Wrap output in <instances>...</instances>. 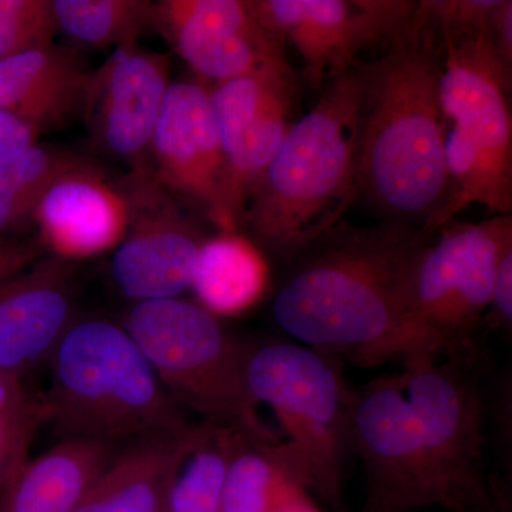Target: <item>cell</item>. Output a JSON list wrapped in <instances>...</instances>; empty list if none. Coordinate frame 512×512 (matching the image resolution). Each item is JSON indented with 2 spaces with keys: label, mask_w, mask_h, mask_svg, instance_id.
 <instances>
[{
  "label": "cell",
  "mask_w": 512,
  "mask_h": 512,
  "mask_svg": "<svg viewBox=\"0 0 512 512\" xmlns=\"http://www.w3.org/2000/svg\"><path fill=\"white\" fill-rule=\"evenodd\" d=\"M434 232L396 221L336 225L289 261L272 318L293 342L362 365L430 355L410 315L409 279Z\"/></svg>",
  "instance_id": "6da1fadb"
},
{
  "label": "cell",
  "mask_w": 512,
  "mask_h": 512,
  "mask_svg": "<svg viewBox=\"0 0 512 512\" xmlns=\"http://www.w3.org/2000/svg\"><path fill=\"white\" fill-rule=\"evenodd\" d=\"M360 76L357 194L390 221L426 228L450 195L440 101L441 42L423 3Z\"/></svg>",
  "instance_id": "7a4b0ae2"
},
{
  "label": "cell",
  "mask_w": 512,
  "mask_h": 512,
  "mask_svg": "<svg viewBox=\"0 0 512 512\" xmlns=\"http://www.w3.org/2000/svg\"><path fill=\"white\" fill-rule=\"evenodd\" d=\"M360 87L356 64L333 76L289 127L239 220L262 251L292 261L339 225L355 200Z\"/></svg>",
  "instance_id": "3957f363"
},
{
  "label": "cell",
  "mask_w": 512,
  "mask_h": 512,
  "mask_svg": "<svg viewBox=\"0 0 512 512\" xmlns=\"http://www.w3.org/2000/svg\"><path fill=\"white\" fill-rule=\"evenodd\" d=\"M49 360L52 382L40 413L60 439L114 444L188 426L121 323L76 318Z\"/></svg>",
  "instance_id": "277c9868"
},
{
  "label": "cell",
  "mask_w": 512,
  "mask_h": 512,
  "mask_svg": "<svg viewBox=\"0 0 512 512\" xmlns=\"http://www.w3.org/2000/svg\"><path fill=\"white\" fill-rule=\"evenodd\" d=\"M439 30L440 101L450 195L427 229L437 231L467 205L512 215L511 67L488 32Z\"/></svg>",
  "instance_id": "5b68a950"
},
{
  "label": "cell",
  "mask_w": 512,
  "mask_h": 512,
  "mask_svg": "<svg viewBox=\"0 0 512 512\" xmlns=\"http://www.w3.org/2000/svg\"><path fill=\"white\" fill-rule=\"evenodd\" d=\"M121 325L175 403L205 423L274 439L245 392L247 348L217 316L180 296L133 303Z\"/></svg>",
  "instance_id": "8992f818"
},
{
  "label": "cell",
  "mask_w": 512,
  "mask_h": 512,
  "mask_svg": "<svg viewBox=\"0 0 512 512\" xmlns=\"http://www.w3.org/2000/svg\"><path fill=\"white\" fill-rule=\"evenodd\" d=\"M249 403L266 404L288 434L306 488L339 500L346 456L353 447L350 392L335 356L289 340L247 348Z\"/></svg>",
  "instance_id": "52a82bcc"
},
{
  "label": "cell",
  "mask_w": 512,
  "mask_h": 512,
  "mask_svg": "<svg viewBox=\"0 0 512 512\" xmlns=\"http://www.w3.org/2000/svg\"><path fill=\"white\" fill-rule=\"evenodd\" d=\"M434 234L410 272V315L427 353L460 357L490 309L498 264L512 247V215L478 224L448 222Z\"/></svg>",
  "instance_id": "ba28073f"
},
{
  "label": "cell",
  "mask_w": 512,
  "mask_h": 512,
  "mask_svg": "<svg viewBox=\"0 0 512 512\" xmlns=\"http://www.w3.org/2000/svg\"><path fill=\"white\" fill-rule=\"evenodd\" d=\"M128 201L126 234L110 261V274L133 303L180 298L191 286L207 235L187 205L147 170L120 178Z\"/></svg>",
  "instance_id": "9c48e42d"
},
{
  "label": "cell",
  "mask_w": 512,
  "mask_h": 512,
  "mask_svg": "<svg viewBox=\"0 0 512 512\" xmlns=\"http://www.w3.org/2000/svg\"><path fill=\"white\" fill-rule=\"evenodd\" d=\"M353 447L369 485V512L443 505L446 493L404 394L403 377L373 380L350 392Z\"/></svg>",
  "instance_id": "30bf717a"
},
{
  "label": "cell",
  "mask_w": 512,
  "mask_h": 512,
  "mask_svg": "<svg viewBox=\"0 0 512 512\" xmlns=\"http://www.w3.org/2000/svg\"><path fill=\"white\" fill-rule=\"evenodd\" d=\"M460 357L436 363V356L404 360V394L421 439L439 474L447 510L470 512L487 503L483 478L481 406L473 384L461 372Z\"/></svg>",
  "instance_id": "8fae6325"
},
{
  "label": "cell",
  "mask_w": 512,
  "mask_h": 512,
  "mask_svg": "<svg viewBox=\"0 0 512 512\" xmlns=\"http://www.w3.org/2000/svg\"><path fill=\"white\" fill-rule=\"evenodd\" d=\"M417 2L403 0H248L256 20L289 40L320 89L326 76L352 69L370 47H383L406 26Z\"/></svg>",
  "instance_id": "7c38bea8"
},
{
  "label": "cell",
  "mask_w": 512,
  "mask_h": 512,
  "mask_svg": "<svg viewBox=\"0 0 512 512\" xmlns=\"http://www.w3.org/2000/svg\"><path fill=\"white\" fill-rule=\"evenodd\" d=\"M151 171L177 200L200 212L217 232H238L229 211L227 170L210 87L171 82L150 147Z\"/></svg>",
  "instance_id": "4fadbf2b"
},
{
  "label": "cell",
  "mask_w": 512,
  "mask_h": 512,
  "mask_svg": "<svg viewBox=\"0 0 512 512\" xmlns=\"http://www.w3.org/2000/svg\"><path fill=\"white\" fill-rule=\"evenodd\" d=\"M151 30L207 82L292 72L285 42L256 20L248 0H161L153 5Z\"/></svg>",
  "instance_id": "5bb4252c"
},
{
  "label": "cell",
  "mask_w": 512,
  "mask_h": 512,
  "mask_svg": "<svg viewBox=\"0 0 512 512\" xmlns=\"http://www.w3.org/2000/svg\"><path fill=\"white\" fill-rule=\"evenodd\" d=\"M168 56L133 43L117 47L90 72L82 113L94 146L128 165L147 170L150 147L171 84Z\"/></svg>",
  "instance_id": "9a60e30c"
},
{
  "label": "cell",
  "mask_w": 512,
  "mask_h": 512,
  "mask_svg": "<svg viewBox=\"0 0 512 512\" xmlns=\"http://www.w3.org/2000/svg\"><path fill=\"white\" fill-rule=\"evenodd\" d=\"M210 90L227 170L229 211L239 228L249 197L292 126L293 73L262 70Z\"/></svg>",
  "instance_id": "2e32d148"
},
{
  "label": "cell",
  "mask_w": 512,
  "mask_h": 512,
  "mask_svg": "<svg viewBox=\"0 0 512 512\" xmlns=\"http://www.w3.org/2000/svg\"><path fill=\"white\" fill-rule=\"evenodd\" d=\"M127 225L120 178L113 180L87 158L49 185L30 222L46 255L70 264L113 252Z\"/></svg>",
  "instance_id": "e0dca14e"
},
{
  "label": "cell",
  "mask_w": 512,
  "mask_h": 512,
  "mask_svg": "<svg viewBox=\"0 0 512 512\" xmlns=\"http://www.w3.org/2000/svg\"><path fill=\"white\" fill-rule=\"evenodd\" d=\"M72 264L43 255L0 282V370L22 377L50 359L76 320Z\"/></svg>",
  "instance_id": "ac0fdd59"
},
{
  "label": "cell",
  "mask_w": 512,
  "mask_h": 512,
  "mask_svg": "<svg viewBox=\"0 0 512 512\" xmlns=\"http://www.w3.org/2000/svg\"><path fill=\"white\" fill-rule=\"evenodd\" d=\"M90 70L79 53L52 46L0 59V111L40 134L82 113Z\"/></svg>",
  "instance_id": "d6986e66"
},
{
  "label": "cell",
  "mask_w": 512,
  "mask_h": 512,
  "mask_svg": "<svg viewBox=\"0 0 512 512\" xmlns=\"http://www.w3.org/2000/svg\"><path fill=\"white\" fill-rule=\"evenodd\" d=\"M204 429L188 424L117 450L73 512H164L175 470Z\"/></svg>",
  "instance_id": "ffe728a7"
},
{
  "label": "cell",
  "mask_w": 512,
  "mask_h": 512,
  "mask_svg": "<svg viewBox=\"0 0 512 512\" xmlns=\"http://www.w3.org/2000/svg\"><path fill=\"white\" fill-rule=\"evenodd\" d=\"M116 451L104 441L62 439L23 464L0 494V512H73Z\"/></svg>",
  "instance_id": "44dd1931"
},
{
  "label": "cell",
  "mask_w": 512,
  "mask_h": 512,
  "mask_svg": "<svg viewBox=\"0 0 512 512\" xmlns=\"http://www.w3.org/2000/svg\"><path fill=\"white\" fill-rule=\"evenodd\" d=\"M268 284L264 251L241 231L217 232L202 244L190 291L198 305L220 319L249 311Z\"/></svg>",
  "instance_id": "7402d4cb"
},
{
  "label": "cell",
  "mask_w": 512,
  "mask_h": 512,
  "mask_svg": "<svg viewBox=\"0 0 512 512\" xmlns=\"http://www.w3.org/2000/svg\"><path fill=\"white\" fill-rule=\"evenodd\" d=\"M305 477L288 443L234 430L224 480V512H275Z\"/></svg>",
  "instance_id": "603a6c76"
},
{
  "label": "cell",
  "mask_w": 512,
  "mask_h": 512,
  "mask_svg": "<svg viewBox=\"0 0 512 512\" xmlns=\"http://www.w3.org/2000/svg\"><path fill=\"white\" fill-rule=\"evenodd\" d=\"M72 151L36 143L0 160V237L30 227L33 212L49 185L82 163Z\"/></svg>",
  "instance_id": "cb8c5ba5"
},
{
  "label": "cell",
  "mask_w": 512,
  "mask_h": 512,
  "mask_svg": "<svg viewBox=\"0 0 512 512\" xmlns=\"http://www.w3.org/2000/svg\"><path fill=\"white\" fill-rule=\"evenodd\" d=\"M148 0H53L57 32L77 45L126 46L151 30Z\"/></svg>",
  "instance_id": "d4e9b609"
},
{
  "label": "cell",
  "mask_w": 512,
  "mask_h": 512,
  "mask_svg": "<svg viewBox=\"0 0 512 512\" xmlns=\"http://www.w3.org/2000/svg\"><path fill=\"white\" fill-rule=\"evenodd\" d=\"M234 430L205 423L200 439L175 470L165 512H224V480Z\"/></svg>",
  "instance_id": "484cf974"
},
{
  "label": "cell",
  "mask_w": 512,
  "mask_h": 512,
  "mask_svg": "<svg viewBox=\"0 0 512 512\" xmlns=\"http://www.w3.org/2000/svg\"><path fill=\"white\" fill-rule=\"evenodd\" d=\"M52 0H0V59L53 45Z\"/></svg>",
  "instance_id": "4316f807"
},
{
  "label": "cell",
  "mask_w": 512,
  "mask_h": 512,
  "mask_svg": "<svg viewBox=\"0 0 512 512\" xmlns=\"http://www.w3.org/2000/svg\"><path fill=\"white\" fill-rule=\"evenodd\" d=\"M42 424L39 399L32 396L0 410V494L28 461L30 443Z\"/></svg>",
  "instance_id": "83f0119b"
},
{
  "label": "cell",
  "mask_w": 512,
  "mask_h": 512,
  "mask_svg": "<svg viewBox=\"0 0 512 512\" xmlns=\"http://www.w3.org/2000/svg\"><path fill=\"white\" fill-rule=\"evenodd\" d=\"M46 255L35 238L0 237V282Z\"/></svg>",
  "instance_id": "f1b7e54d"
},
{
  "label": "cell",
  "mask_w": 512,
  "mask_h": 512,
  "mask_svg": "<svg viewBox=\"0 0 512 512\" xmlns=\"http://www.w3.org/2000/svg\"><path fill=\"white\" fill-rule=\"evenodd\" d=\"M491 315L498 325L510 328L512 322V247L505 249L495 274Z\"/></svg>",
  "instance_id": "f546056e"
},
{
  "label": "cell",
  "mask_w": 512,
  "mask_h": 512,
  "mask_svg": "<svg viewBox=\"0 0 512 512\" xmlns=\"http://www.w3.org/2000/svg\"><path fill=\"white\" fill-rule=\"evenodd\" d=\"M39 131L30 124L0 111V160L37 143Z\"/></svg>",
  "instance_id": "4dcf8cb0"
},
{
  "label": "cell",
  "mask_w": 512,
  "mask_h": 512,
  "mask_svg": "<svg viewBox=\"0 0 512 512\" xmlns=\"http://www.w3.org/2000/svg\"><path fill=\"white\" fill-rule=\"evenodd\" d=\"M491 42L498 56L508 67H512V2L498 0L491 18Z\"/></svg>",
  "instance_id": "1f68e13d"
},
{
  "label": "cell",
  "mask_w": 512,
  "mask_h": 512,
  "mask_svg": "<svg viewBox=\"0 0 512 512\" xmlns=\"http://www.w3.org/2000/svg\"><path fill=\"white\" fill-rule=\"evenodd\" d=\"M29 396L30 394L26 393L23 387L22 377L0 370V410L15 406Z\"/></svg>",
  "instance_id": "d6a6232c"
},
{
  "label": "cell",
  "mask_w": 512,
  "mask_h": 512,
  "mask_svg": "<svg viewBox=\"0 0 512 512\" xmlns=\"http://www.w3.org/2000/svg\"><path fill=\"white\" fill-rule=\"evenodd\" d=\"M275 512H319L303 484L293 485Z\"/></svg>",
  "instance_id": "836d02e7"
},
{
  "label": "cell",
  "mask_w": 512,
  "mask_h": 512,
  "mask_svg": "<svg viewBox=\"0 0 512 512\" xmlns=\"http://www.w3.org/2000/svg\"><path fill=\"white\" fill-rule=\"evenodd\" d=\"M164 512H165V508H164Z\"/></svg>",
  "instance_id": "e575fe53"
}]
</instances>
